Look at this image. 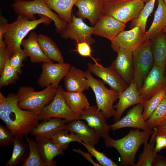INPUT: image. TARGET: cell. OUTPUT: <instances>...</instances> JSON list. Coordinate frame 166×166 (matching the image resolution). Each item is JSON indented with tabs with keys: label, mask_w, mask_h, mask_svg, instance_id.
I'll use <instances>...</instances> for the list:
<instances>
[{
	"label": "cell",
	"mask_w": 166,
	"mask_h": 166,
	"mask_svg": "<svg viewBox=\"0 0 166 166\" xmlns=\"http://www.w3.org/2000/svg\"><path fill=\"white\" fill-rule=\"evenodd\" d=\"M17 94L10 93L5 97L0 92V118L14 136L27 135L38 123V116L23 109L18 105Z\"/></svg>",
	"instance_id": "6da1fadb"
},
{
	"label": "cell",
	"mask_w": 166,
	"mask_h": 166,
	"mask_svg": "<svg viewBox=\"0 0 166 166\" xmlns=\"http://www.w3.org/2000/svg\"><path fill=\"white\" fill-rule=\"evenodd\" d=\"M153 132L148 128L142 131L139 129L131 130L124 137L115 140L109 136L104 139V143L108 148H115L121 157L120 165L135 166L136 156L140 146L147 140Z\"/></svg>",
	"instance_id": "7a4b0ae2"
},
{
	"label": "cell",
	"mask_w": 166,
	"mask_h": 166,
	"mask_svg": "<svg viewBox=\"0 0 166 166\" xmlns=\"http://www.w3.org/2000/svg\"><path fill=\"white\" fill-rule=\"evenodd\" d=\"M38 15L40 18L34 20H30L26 16H18L15 21L8 23L3 35V40L12 54L21 49L22 42L30 32L38 25L43 23L47 26L52 21L46 16Z\"/></svg>",
	"instance_id": "3957f363"
},
{
	"label": "cell",
	"mask_w": 166,
	"mask_h": 166,
	"mask_svg": "<svg viewBox=\"0 0 166 166\" xmlns=\"http://www.w3.org/2000/svg\"><path fill=\"white\" fill-rule=\"evenodd\" d=\"M57 90L52 85L39 91H35L30 86H20L17 94L18 105L21 109L30 111L38 116L42 108L52 101Z\"/></svg>",
	"instance_id": "277c9868"
},
{
	"label": "cell",
	"mask_w": 166,
	"mask_h": 166,
	"mask_svg": "<svg viewBox=\"0 0 166 166\" xmlns=\"http://www.w3.org/2000/svg\"><path fill=\"white\" fill-rule=\"evenodd\" d=\"M14 11L18 16L27 17L29 19H37L35 14L48 17L54 22L55 30L61 34L65 29L67 23L62 20L46 4L44 0H34L14 2L12 5Z\"/></svg>",
	"instance_id": "5b68a950"
},
{
	"label": "cell",
	"mask_w": 166,
	"mask_h": 166,
	"mask_svg": "<svg viewBox=\"0 0 166 166\" xmlns=\"http://www.w3.org/2000/svg\"><path fill=\"white\" fill-rule=\"evenodd\" d=\"M144 5L141 0H103V15L110 16L126 24L137 18Z\"/></svg>",
	"instance_id": "8992f818"
},
{
	"label": "cell",
	"mask_w": 166,
	"mask_h": 166,
	"mask_svg": "<svg viewBox=\"0 0 166 166\" xmlns=\"http://www.w3.org/2000/svg\"><path fill=\"white\" fill-rule=\"evenodd\" d=\"M85 73L89 85L94 93L98 109L106 118L114 117L116 110L113 104L118 99L119 92L107 88L103 81L94 78L88 69Z\"/></svg>",
	"instance_id": "52a82bcc"
},
{
	"label": "cell",
	"mask_w": 166,
	"mask_h": 166,
	"mask_svg": "<svg viewBox=\"0 0 166 166\" xmlns=\"http://www.w3.org/2000/svg\"><path fill=\"white\" fill-rule=\"evenodd\" d=\"M134 81L139 90L154 66L150 40L144 42L132 52Z\"/></svg>",
	"instance_id": "ba28073f"
},
{
	"label": "cell",
	"mask_w": 166,
	"mask_h": 166,
	"mask_svg": "<svg viewBox=\"0 0 166 166\" xmlns=\"http://www.w3.org/2000/svg\"><path fill=\"white\" fill-rule=\"evenodd\" d=\"M64 90L61 85L59 86L53 99L42 108L38 115L39 120L53 117L70 121L79 119L78 116L72 111L66 102L63 95Z\"/></svg>",
	"instance_id": "9c48e42d"
},
{
	"label": "cell",
	"mask_w": 166,
	"mask_h": 166,
	"mask_svg": "<svg viewBox=\"0 0 166 166\" xmlns=\"http://www.w3.org/2000/svg\"><path fill=\"white\" fill-rule=\"evenodd\" d=\"M42 66V72L37 81L38 85L46 88L52 85L56 89L71 67L70 64L64 62L43 63Z\"/></svg>",
	"instance_id": "30bf717a"
},
{
	"label": "cell",
	"mask_w": 166,
	"mask_h": 166,
	"mask_svg": "<svg viewBox=\"0 0 166 166\" xmlns=\"http://www.w3.org/2000/svg\"><path fill=\"white\" fill-rule=\"evenodd\" d=\"M71 21L67 23L65 30L61 34L63 38H70L76 42H85L90 45L94 43L95 40L92 37L93 27L85 23L82 18L72 14Z\"/></svg>",
	"instance_id": "8fae6325"
},
{
	"label": "cell",
	"mask_w": 166,
	"mask_h": 166,
	"mask_svg": "<svg viewBox=\"0 0 166 166\" xmlns=\"http://www.w3.org/2000/svg\"><path fill=\"white\" fill-rule=\"evenodd\" d=\"M145 33L139 26L124 30L111 42V47L117 52L121 49L132 52L144 42Z\"/></svg>",
	"instance_id": "7c38bea8"
},
{
	"label": "cell",
	"mask_w": 166,
	"mask_h": 166,
	"mask_svg": "<svg viewBox=\"0 0 166 166\" xmlns=\"http://www.w3.org/2000/svg\"><path fill=\"white\" fill-rule=\"evenodd\" d=\"M78 118L85 121L99 138L104 139L109 136L110 125L107 124L106 117L97 105L90 106L79 115Z\"/></svg>",
	"instance_id": "4fadbf2b"
},
{
	"label": "cell",
	"mask_w": 166,
	"mask_h": 166,
	"mask_svg": "<svg viewBox=\"0 0 166 166\" xmlns=\"http://www.w3.org/2000/svg\"><path fill=\"white\" fill-rule=\"evenodd\" d=\"M164 71L160 67L154 65L138 90L144 101L150 99L166 86Z\"/></svg>",
	"instance_id": "5bb4252c"
},
{
	"label": "cell",
	"mask_w": 166,
	"mask_h": 166,
	"mask_svg": "<svg viewBox=\"0 0 166 166\" xmlns=\"http://www.w3.org/2000/svg\"><path fill=\"white\" fill-rule=\"evenodd\" d=\"M88 69L92 73L101 79L103 82L118 92L124 91L128 85L117 72L110 65L104 67L100 64L87 63Z\"/></svg>",
	"instance_id": "9a60e30c"
},
{
	"label": "cell",
	"mask_w": 166,
	"mask_h": 166,
	"mask_svg": "<svg viewBox=\"0 0 166 166\" xmlns=\"http://www.w3.org/2000/svg\"><path fill=\"white\" fill-rule=\"evenodd\" d=\"M126 24L114 18L103 15L93 27V34L100 36L113 41L124 30Z\"/></svg>",
	"instance_id": "2e32d148"
},
{
	"label": "cell",
	"mask_w": 166,
	"mask_h": 166,
	"mask_svg": "<svg viewBox=\"0 0 166 166\" xmlns=\"http://www.w3.org/2000/svg\"><path fill=\"white\" fill-rule=\"evenodd\" d=\"M118 101L113 106L116 109L114 117L115 122L121 119L124 111L128 107L139 103L143 104L144 101L140 97L136 83L133 81L124 91L119 92Z\"/></svg>",
	"instance_id": "e0dca14e"
},
{
	"label": "cell",
	"mask_w": 166,
	"mask_h": 166,
	"mask_svg": "<svg viewBox=\"0 0 166 166\" xmlns=\"http://www.w3.org/2000/svg\"><path fill=\"white\" fill-rule=\"evenodd\" d=\"M143 104H136L124 117L110 125L111 130L116 131L126 127H131L142 130L149 128L143 117Z\"/></svg>",
	"instance_id": "ac0fdd59"
},
{
	"label": "cell",
	"mask_w": 166,
	"mask_h": 166,
	"mask_svg": "<svg viewBox=\"0 0 166 166\" xmlns=\"http://www.w3.org/2000/svg\"><path fill=\"white\" fill-rule=\"evenodd\" d=\"M117 53V57L111 66L128 85L134 78L132 52L121 49Z\"/></svg>",
	"instance_id": "d6986e66"
},
{
	"label": "cell",
	"mask_w": 166,
	"mask_h": 166,
	"mask_svg": "<svg viewBox=\"0 0 166 166\" xmlns=\"http://www.w3.org/2000/svg\"><path fill=\"white\" fill-rule=\"evenodd\" d=\"M103 0H78L75 5L78 17L88 19L94 25L103 15Z\"/></svg>",
	"instance_id": "ffe728a7"
},
{
	"label": "cell",
	"mask_w": 166,
	"mask_h": 166,
	"mask_svg": "<svg viewBox=\"0 0 166 166\" xmlns=\"http://www.w3.org/2000/svg\"><path fill=\"white\" fill-rule=\"evenodd\" d=\"M37 33L31 31L28 38L24 39L21 44L23 50L30 57L32 63L52 62L53 61L48 57L43 52L38 40Z\"/></svg>",
	"instance_id": "44dd1931"
},
{
	"label": "cell",
	"mask_w": 166,
	"mask_h": 166,
	"mask_svg": "<svg viewBox=\"0 0 166 166\" xmlns=\"http://www.w3.org/2000/svg\"><path fill=\"white\" fill-rule=\"evenodd\" d=\"M31 131L30 134L36 138H49L57 131L66 128L67 123L70 122L67 120L51 118L43 120Z\"/></svg>",
	"instance_id": "7402d4cb"
},
{
	"label": "cell",
	"mask_w": 166,
	"mask_h": 166,
	"mask_svg": "<svg viewBox=\"0 0 166 166\" xmlns=\"http://www.w3.org/2000/svg\"><path fill=\"white\" fill-rule=\"evenodd\" d=\"M64 82L68 92H83L90 88L85 72L74 66H71L64 77Z\"/></svg>",
	"instance_id": "603a6c76"
},
{
	"label": "cell",
	"mask_w": 166,
	"mask_h": 166,
	"mask_svg": "<svg viewBox=\"0 0 166 166\" xmlns=\"http://www.w3.org/2000/svg\"><path fill=\"white\" fill-rule=\"evenodd\" d=\"M66 128L77 135L84 143L95 146L100 138L87 124L80 119L67 123Z\"/></svg>",
	"instance_id": "cb8c5ba5"
},
{
	"label": "cell",
	"mask_w": 166,
	"mask_h": 166,
	"mask_svg": "<svg viewBox=\"0 0 166 166\" xmlns=\"http://www.w3.org/2000/svg\"><path fill=\"white\" fill-rule=\"evenodd\" d=\"M39 152L42 159L51 166H55L54 158L57 156L64 155L62 148L55 143L49 138H36Z\"/></svg>",
	"instance_id": "d4e9b609"
},
{
	"label": "cell",
	"mask_w": 166,
	"mask_h": 166,
	"mask_svg": "<svg viewBox=\"0 0 166 166\" xmlns=\"http://www.w3.org/2000/svg\"><path fill=\"white\" fill-rule=\"evenodd\" d=\"M154 65L165 71L166 66V33L161 32L150 40Z\"/></svg>",
	"instance_id": "484cf974"
},
{
	"label": "cell",
	"mask_w": 166,
	"mask_h": 166,
	"mask_svg": "<svg viewBox=\"0 0 166 166\" xmlns=\"http://www.w3.org/2000/svg\"><path fill=\"white\" fill-rule=\"evenodd\" d=\"M157 2L158 6L154 13L153 22L144 34V42L161 32L166 26V4L163 0H157Z\"/></svg>",
	"instance_id": "4316f807"
},
{
	"label": "cell",
	"mask_w": 166,
	"mask_h": 166,
	"mask_svg": "<svg viewBox=\"0 0 166 166\" xmlns=\"http://www.w3.org/2000/svg\"><path fill=\"white\" fill-rule=\"evenodd\" d=\"M63 95L69 107L78 117L90 106L88 100L83 92H69L64 90Z\"/></svg>",
	"instance_id": "83f0119b"
},
{
	"label": "cell",
	"mask_w": 166,
	"mask_h": 166,
	"mask_svg": "<svg viewBox=\"0 0 166 166\" xmlns=\"http://www.w3.org/2000/svg\"><path fill=\"white\" fill-rule=\"evenodd\" d=\"M78 0H44L47 6L55 12L60 18L68 23L72 19V11Z\"/></svg>",
	"instance_id": "f1b7e54d"
},
{
	"label": "cell",
	"mask_w": 166,
	"mask_h": 166,
	"mask_svg": "<svg viewBox=\"0 0 166 166\" xmlns=\"http://www.w3.org/2000/svg\"><path fill=\"white\" fill-rule=\"evenodd\" d=\"M13 144L14 148L11 156L4 166L22 165L28 156L29 146L24 142L23 136H15Z\"/></svg>",
	"instance_id": "f546056e"
},
{
	"label": "cell",
	"mask_w": 166,
	"mask_h": 166,
	"mask_svg": "<svg viewBox=\"0 0 166 166\" xmlns=\"http://www.w3.org/2000/svg\"><path fill=\"white\" fill-rule=\"evenodd\" d=\"M38 40L44 53L53 61L63 63L62 53L54 41L50 37L42 34H38Z\"/></svg>",
	"instance_id": "4dcf8cb0"
},
{
	"label": "cell",
	"mask_w": 166,
	"mask_h": 166,
	"mask_svg": "<svg viewBox=\"0 0 166 166\" xmlns=\"http://www.w3.org/2000/svg\"><path fill=\"white\" fill-rule=\"evenodd\" d=\"M29 148L28 156L22 166H51L44 161L40 154L36 141L26 136Z\"/></svg>",
	"instance_id": "1f68e13d"
},
{
	"label": "cell",
	"mask_w": 166,
	"mask_h": 166,
	"mask_svg": "<svg viewBox=\"0 0 166 166\" xmlns=\"http://www.w3.org/2000/svg\"><path fill=\"white\" fill-rule=\"evenodd\" d=\"M156 136L153 131L150 142L148 143L147 140L144 143L143 151L140 154L135 166H152L154 158L153 152Z\"/></svg>",
	"instance_id": "d6a6232c"
},
{
	"label": "cell",
	"mask_w": 166,
	"mask_h": 166,
	"mask_svg": "<svg viewBox=\"0 0 166 166\" xmlns=\"http://www.w3.org/2000/svg\"><path fill=\"white\" fill-rule=\"evenodd\" d=\"M166 96V86L150 99L144 101L143 115L145 121L151 117Z\"/></svg>",
	"instance_id": "836d02e7"
},
{
	"label": "cell",
	"mask_w": 166,
	"mask_h": 166,
	"mask_svg": "<svg viewBox=\"0 0 166 166\" xmlns=\"http://www.w3.org/2000/svg\"><path fill=\"white\" fill-rule=\"evenodd\" d=\"M68 131L66 128L63 129L52 135L50 138L64 150L72 142L76 141L80 143L82 141L77 135L72 132L69 134Z\"/></svg>",
	"instance_id": "e575fe53"
},
{
	"label": "cell",
	"mask_w": 166,
	"mask_h": 166,
	"mask_svg": "<svg viewBox=\"0 0 166 166\" xmlns=\"http://www.w3.org/2000/svg\"><path fill=\"white\" fill-rule=\"evenodd\" d=\"M166 122V96L146 123L149 128L153 129Z\"/></svg>",
	"instance_id": "d590c367"
},
{
	"label": "cell",
	"mask_w": 166,
	"mask_h": 166,
	"mask_svg": "<svg viewBox=\"0 0 166 166\" xmlns=\"http://www.w3.org/2000/svg\"><path fill=\"white\" fill-rule=\"evenodd\" d=\"M156 0H150L146 3L137 18L132 21L130 27H140L145 33L146 25L148 18L152 12Z\"/></svg>",
	"instance_id": "8d00e7d4"
},
{
	"label": "cell",
	"mask_w": 166,
	"mask_h": 166,
	"mask_svg": "<svg viewBox=\"0 0 166 166\" xmlns=\"http://www.w3.org/2000/svg\"><path fill=\"white\" fill-rule=\"evenodd\" d=\"M8 60L0 74V88L15 83L19 78V74L12 67Z\"/></svg>",
	"instance_id": "74e56055"
},
{
	"label": "cell",
	"mask_w": 166,
	"mask_h": 166,
	"mask_svg": "<svg viewBox=\"0 0 166 166\" xmlns=\"http://www.w3.org/2000/svg\"><path fill=\"white\" fill-rule=\"evenodd\" d=\"M80 143L85 147L92 156L96 159L101 166H119L115 162L107 156L105 153L97 150L94 146L85 144L82 141Z\"/></svg>",
	"instance_id": "f35d334b"
},
{
	"label": "cell",
	"mask_w": 166,
	"mask_h": 166,
	"mask_svg": "<svg viewBox=\"0 0 166 166\" xmlns=\"http://www.w3.org/2000/svg\"><path fill=\"white\" fill-rule=\"evenodd\" d=\"M28 56L22 49L13 54L10 60V64L19 74L22 73L21 68L24 66L23 61L26 60Z\"/></svg>",
	"instance_id": "ab89813d"
},
{
	"label": "cell",
	"mask_w": 166,
	"mask_h": 166,
	"mask_svg": "<svg viewBox=\"0 0 166 166\" xmlns=\"http://www.w3.org/2000/svg\"><path fill=\"white\" fill-rule=\"evenodd\" d=\"M15 136L6 126L0 125V147L13 144Z\"/></svg>",
	"instance_id": "60d3db41"
},
{
	"label": "cell",
	"mask_w": 166,
	"mask_h": 166,
	"mask_svg": "<svg viewBox=\"0 0 166 166\" xmlns=\"http://www.w3.org/2000/svg\"><path fill=\"white\" fill-rule=\"evenodd\" d=\"M76 49L72 51H77L81 56L91 57L94 61L95 64L99 63L91 55L92 49L90 45L85 42H76Z\"/></svg>",
	"instance_id": "b9f144b4"
},
{
	"label": "cell",
	"mask_w": 166,
	"mask_h": 166,
	"mask_svg": "<svg viewBox=\"0 0 166 166\" xmlns=\"http://www.w3.org/2000/svg\"><path fill=\"white\" fill-rule=\"evenodd\" d=\"M13 54L6 46L0 48V74L1 73L6 62L10 60Z\"/></svg>",
	"instance_id": "7bdbcfd3"
},
{
	"label": "cell",
	"mask_w": 166,
	"mask_h": 166,
	"mask_svg": "<svg viewBox=\"0 0 166 166\" xmlns=\"http://www.w3.org/2000/svg\"><path fill=\"white\" fill-rule=\"evenodd\" d=\"M156 144L154 150V156L158 154L166 145V137L162 135H157L155 138Z\"/></svg>",
	"instance_id": "ee69618b"
},
{
	"label": "cell",
	"mask_w": 166,
	"mask_h": 166,
	"mask_svg": "<svg viewBox=\"0 0 166 166\" xmlns=\"http://www.w3.org/2000/svg\"><path fill=\"white\" fill-rule=\"evenodd\" d=\"M8 24L6 18L2 15L0 17V48L6 46L3 40V35L5 32L6 27Z\"/></svg>",
	"instance_id": "f6af8a7d"
},
{
	"label": "cell",
	"mask_w": 166,
	"mask_h": 166,
	"mask_svg": "<svg viewBox=\"0 0 166 166\" xmlns=\"http://www.w3.org/2000/svg\"><path fill=\"white\" fill-rule=\"evenodd\" d=\"M73 151L81 155L83 157L94 166H101L99 163L95 162L92 158L91 155L89 152H87L80 149H73Z\"/></svg>",
	"instance_id": "bcb514c9"
},
{
	"label": "cell",
	"mask_w": 166,
	"mask_h": 166,
	"mask_svg": "<svg viewBox=\"0 0 166 166\" xmlns=\"http://www.w3.org/2000/svg\"><path fill=\"white\" fill-rule=\"evenodd\" d=\"M152 166H166V157L158 154L154 156Z\"/></svg>",
	"instance_id": "7dc6e473"
},
{
	"label": "cell",
	"mask_w": 166,
	"mask_h": 166,
	"mask_svg": "<svg viewBox=\"0 0 166 166\" xmlns=\"http://www.w3.org/2000/svg\"><path fill=\"white\" fill-rule=\"evenodd\" d=\"M156 135H162L166 137V122L162 125L152 129Z\"/></svg>",
	"instance_id": "c3c4849f"
},
{
	"label": "cell",
	"mask_w": 166,
	"mask_h": 166,
	"mask_svg": "<svg viewBox=\"0 0 166 166\" xmlns=\"http://www.w3.org/2000/svg\"><path fill=\"white\" fill-rule=\"evenodd\" d=\"M11 1L14 2H27V1H32L34 0H10Z\"/></svg>",
	"instance_id": "681fc988"
},
{
	"label": "cell",
	"mask_w": 166,
	"mask_h": 166,
	"mask_svg": "<svg viewBox=\"0 0 166 166\" xmlns=\"http://www.w3.org/2000/svg\"><path fill=\"white\" fill-rule=\"evenodd\" d=\"M162 32L166 33V26L163 29L162 31Z\"/></svg>",
	"instance_id": "f907efd6"
},
{
	"label": "cell",
	"mask_w": 166,
	"mask_h": 166,
	"mask_svg": "<svg viewBox=\"0 0 166 166\" xmlns=\"http://www.w3.org/2000/svg\"><path fill=\"white\" fill-rule=\"evenodd\" d=\"M141 0L143 1L144 3L145 2L146 3L148 2H149L150 0Z\"/></svg>",
	"instance_id": "816d5d0a"
},
{
	"label": "cell",
	"mask_w": 166,
	"mask_h": 166,
	"mask_svg": "<svg viewBox=\"0 0 166 166\" xmlns=\"http://www.w3.org/2000/svg\"><path fill=\"white\" fill-rule=\"evenodd\" d=\"M122 0L125 1H132L134 0Z\"/></svg>",
	"instance_id": "f5cc1de1"
},
{
	"label": "cell",
	"mask_w": 166,
	"mask_h": 166,
	"mask_svg": "<svg viewBox=\"0 0 166 166\" xmlns=\"http://www.w3.org/2000/svg\"><path fill=\"white\" fill-rule=\"evenodd\" d=\"M164 2L166 4V0H163Z\"/></svg>",
	"instance_id": "db71d44e"
},
{
	"label": "cell",
	"mask_w": 166,
	"mask_h": 166,
	"mask_svg": "<svg viewBox=\"0 0 166 166\" xmlns=\"http://www.w3.org/2000/svg\"><path fill=\"white\" fill-rule=\"evenodd\" d=\"M165 148H166V145H165Z\"/></svg>",
	"instance_id": "11a10c76"
}]
</instances>
